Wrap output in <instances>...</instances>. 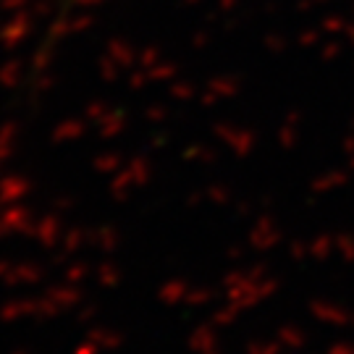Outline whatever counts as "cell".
Returning <instances> with one entry per match:
<instances>
[{"label":"cell","instance_id":"cell-1","mask_svg":"<svg viewBox=\"0 0 354 354\" xmlns=\"http://www.w3.org/2000/svg\"><path fill=\"white\" fill-rule=\"evenodd\" d=\"M45 279V268L37 266V263H26V266H13V270L3 279V286H32V283H39Z\"/></svg>","mask_w":354,"mask_h":354},{"label":"cell","instance_id":"cell-2","mask_svg":"<svg viewBox=\"0 0 354 354\" xmlns=\"http://www.w3.org/2000/svg\"><path fill=\"white\" fill-rule=\"evenodd\" d=\"M35 239L45 247V250H53L58 241H61V221L58 218H42L37 223V234H35Z\"/></svg>","mask_w":354,"mask_h":354},{"label":"cell","instance_id":"cell-3","mask_svg":"<svg viewBox=\"0 0 354 354\" xmlns=\"http://www.w3.org/2000/svg\"><path fill=\"white\" fill-rule=\"evenodd\" d=\"M189 349L197 354L218 349V333L213 330V326H200V328L194 330L189 336Z\"/></svg>","mask_w":354,"mask_h":354},{"label":"cell","instance_id":"cell-4","mask_svg":"<svg viewBox=\"0 0 354 354\" xmlns=\"http://www.w3.org/2000/svg\"><path fill=\"white\" fill-rule=\"evenodd\" d=\"M35 307H37V299H13V302L0 307V320L3 323H13V320H19V317L24 315L35 317Z\"/></svg>","mask_w":354,"mask_h":354},{"label":"cell","instance_id":"cell-5","mask_svg":"<svg viewBox=\"0 0 354 354\" xmlns=\"http://www.w3.org/2000/svg\"><path fill=\"white\" fill-rule=\"evenodd\" d=\"M45 294H48V297H53L55 302L61 304V310H71V307H76V304L84 299L82 289H76L74 283H68V286H50Z\"/></svg>","mask_w":354,"mask_h":354},{"label":"cell","instance_id":"cell-6","mask_svg":"<svg viewBox=\"0 0 354 354\" xmlns=\"http://www.w3.org/2000/svg\"><path fill=\"white\" fill-rule=\"evenodd\" d=\"M87 239L92 241V244H97L100 250H105V252H113V250H118V231H115L113 226H100L95 228V231H89Z\"/></svg>","mask_w":354,"mask_h":354},{"label":"cell","instance_id":"cell-7","mask_svg":"<svg viewBox=\"0 0 354 354\" xmlns=\"http://www.w3.org/2000/svg\"><path fill=\"white\" fill-rule=\"evenodd\" d=\"M87 339L89 342H95L100 349H105V352H113V349H118V346L124 344V336L111 328H92L87 333Z\"/></svg>","mask_w":354,"mask_h":354},{"label":"cell","instance_id":"cell-8","mask_svg":"<svg viewBox=\"0 0 354 354\" xmlns=\"http://www.w3.org/2000/svg\"><path fill=\"white\" fill-rule=\"evenodd\" d=\"M187 291H189V286H187L184 281H168L163 289L158 291V297H160V302L168 304V307H176V304L184 302Z\"/></svg>","mask_w":354,"mask_h":354},{"label":"cell","instance_id":"cell-9","mask_svg":"<svg viewBox=\"0 0 354 354\" xmlns=\"http://www.w3.org/2000/svg\"><path fill=\"white\" fill-rule=\"evenodd\" d=\"M87 231L84 228H79V226H74V228H68L64 234V239H61V250H66L68 254H74V252H79L84 244H87Z\"/></svg>","mask_w":354,"mask_h":354},{"label":"cell","instance_id":"cell-10","mask_svg":"<svg viewBox=\"0 0 354 354\" xmlns=\"http://www.w3.org/2000/svg\"><path fill=\"white\" fill-rule=\"evenodd\" d=\"M95 279H97V283H100L102 289H113V286L121 283V270H118V266H113V263H102V266L95 270Z\"/></svg>","mask_w":354,"mask_h":354},{"label":"cell","instance_id":"cell-11","mask_svg":"<svg viewBox=\"0 0 354 354\" xmlns=\"http://www.w3.org/2000/svg\"><path fill=\"white\" fill-rule=\"evenodd\" d=\"M29 215H32L29 210H19V207H13V210H8V213L3 215L0 221L11 228L13 234H21V231H24V226L29 223Z\"/></svg>","mask_w":354,"mask_h":354},{"label":"cell","instance_id":"cell-12","mask_svg":"<svg viewBox=\"0 0 354 354\" xmlns=\"http://www.w3.org/2000/svg\"><path fill=\"white\" fill-rule=\"evenodd\" d=\"M61 313V304L55 302L53 297H42V299H37V307H35V317L37 320H53V317Z\"/></svg>","mask_w":354,"mask_h":354},{"label":"cell","instance_id":"cell-13","mask_svg":"<svg viewBox=\"0 0 354 354\" xmlns=\"http://www.w3.org/2000/svg\"><path fill=\"white\" fill-rule=\"evenodd\" d=\"M213 297H215L213 289H205V286H200V289H189V291H187V297H184V304H189V307H200V304L213 302Z\"/></svg>","mask_w":354,"mask_h":354},{"label":"cell","instance_id":"cell-14","mask_svg":"<svg viewBox=\"0 0 354 354\" xmlns=\"http://www.w3.org/2000/svg\"><path fill=\"white\" fill-rule=\"evenodd\" d=\"M89 268L87 263H71V266L66 268V281L68 283H79V281H84L89 276Z\"/></svg>","mask_w":354,"mask_h":354},{"label":"cell","instance_id":"cell-15","mask_svg":"<svg viewBox=\"0 0 354 354\" xmlns=\"http://www.w3.org/2000/svg\"><path fill=\"white\" fill-rule=\"evenodd\" d=\"M236 315H239V310L228 302V307L218 310V313L213 315V326H223V328H226V326H231V323L236 320Z\"/></svg>","mask_w":354,"mask_h":354},{"label":"cell","instance_id":"cell-16","mask_svg":"<svg viewBox=\"0 0 354 354\" xmlns=\"http://www.w3.org/2000/svg\"><path fill=\"white\" fill-rule=\"evenodd\" d=\"M281 342L289 344L291 349H299L304 344V336L297 328H281Z\"/></svg>","mask_w":354,"mask_h":354},{"label":"cell","instance_id":"cell-17","mask_svg":"<svg viewBox=\"0 0 354 354\" xmlns=\"http://www.w3.org/2000/svg\"><path fill=\"white\" fill-rule=\"evenodd\" d=\"M97 315H100V307H97V304H84V307L76 313V320H79V323H89L92 317H97Z\"/></svg>","mask_w":354,"mask_h":354},{"label":"cell","instance_id":"cell-18","mask_svg":"<svg viewBox=\"0 0 354 354\" xmlns=\"http://www.w3.org/2000/svg\"><path fill=\"white\" fill-rule=\"evenodd\" d=\"M244 279H247V273H244V270H228L226 276H223V289H234V286L241 283Z\"/></svg>","mask_w":354,"mask_h":354},{"label":"cell","instance_id":"cell-19","mask_svg":"<svg viewBox=\"0 0 354 354\" xmlns=\"http://www.w3.org/2000/svg\"><path fill=\"white\" fill-rule=\"evenodd\" d=\"M247 354H279V346L276 344H250Z\"/></svg>","mask_w":354,"mask_h":354},{"label":"cell","instance_id":"cell-20","mask_svg":"<svg viewBox=\"0 0 354 354\" xmlns=\"http://www.w3.org/2000/svg\"><path fill=\"white\" fill-rule=\"evenodd\" d=\"M8 184H11V187H6V192L0 194V200H11V197H19L21 192H26V187H19L21 181H8Z\"/></svg>","mask_w":354,"mask_h":354},{"label":"cell","instance_id":"cell-21","mask_svg":"<svg viewBox=\"0 0 354 354\" xmlns=\"http://www.w3.org/2000/svg\"><path fill=\"white\" fill-rule=\"evenodd\" d=\"M97 352H100V346H97L95 342H89V339L84 344H79V346L74 349V354H97Z\"/></svg>","mask_w":354,"mask_h":354},{"label":"cell","instance_id":"cell-22","mask_svg":"<svg viewBox=\"0 0 354 354\" xmlns=\"http://www.w3.org/2000/svg\"><path fill=\"white\" fill-rule=\"evenodd\" d=\"M328 250H330L328 239H317L315 247H313V254H315V257H326V252H328Z\"/></svg>","mask_w":354,"mask_h":354},{"label":"cell","instance_id":"cell-23","mask_svg":"<svg viewBox=\"0 0 354 354\" xmlns=\"http://www.w3.org/2000/svg\"><path fill=\"white\" fill-rule=\"evenodd\" d=\"M276 286H279L276 281H266V283H260V286H257V291H260V297L266 299V297H270V294L276 291Z\"/></svg>","mask_w":354,"mask_h":354},{"label":"cell","instance_id":"cell-24","mask_svg":"<svg viewBox=\"0 0 354 354\" xmlns=\"http://www.w3.org/2000/svg\"><path fill=\"white\" fill-rule=\"evenodd\" d=\"M68 257H71V254L66 252V250H61V252H55L50 257V266L55 268V266H66V263H68Z\"/></svg>","mask_w":354,"mask_h":354},{"label":"cell","instance_id":"cell-25","mask_svg":"<svg viewBox=\"0 0 354 354\" xmlns=\"http://www.w3.org/2000/svg\"><path fill=\"white\" fill-rule=\"evenodd\" d=\"M266 273H268V268H266V266H252V270H247V279L257 281V279H263Z\"/></svg>","mask_w":354,"mask_h":354},{"label":"cell","instance_id":"cell-26","mask_svg":"<svg viewBox=\"0 0 354 354\" xmlns=\"http://www.w3.org/2000/svg\"><path fill=\"white\" fill-rule=\"evenodd\" d=\"M11 270H13V263H8V260H0V283H3V279H6Z\"/></svg>","mask_w":354,"mask_h":354},{"label":"cell","instance_id":"cell-27","mask_svg":"<svg viewBox=\"0 0 354 354\" xmlns=\"http://www.w3.org/2000/svg\"><path fill=\"white\" fill-rule=\"evenodd\" d=\"M241 254H244V247H231L228 250V260H239Z\"/></svg>","mask_w":354,"mask_h":354},{"label":"cell","instance_id":"cell-28","mask_svg":"<svg viewBox=\"0 0 354 354\" xmlns=\"http://www.w3.org/2000/svg\"><path fill=\"white\" fill-rule=\"evenodd\" d=\"M291 254H294V257L299 260V257L304 254V247H302V244H294V250H291Z\"/></svg>","mask_w":354,"mask_h":354},{"label":"cell","instance_id":"cell-29","mask_svg":"<svg viewBox=\"0 0 354 354\" xmlns=\"http://www.w3.org/2000/svg\"><path fill=\"white\" fill-rule=\"evenodd\" d=\"M215 200L218 203H226V192H215Z\"/></svg>","mask_w":354,"mask_h":354},{"label":"cell","instance_id":"cell-30","mask_svg":"<svg viewBox=\"0 0 354 354\" xmlns=\"http://www.w3.org/2000/svg\"><path fill=\"white\" fill-rule=\"evenodd\" d=\"M58 207H61V210H68L71 205H68V200H61V203H58Z\"/></svg>","mask_w":354,"mask_h":354},{"label":"cell","instance_id":"cell-31","mask_svg":"<svg viewBox=\"0 0 354 354\" xmlns=\"http://www.w3.org/2000/svg\"><path fill=\"white\" fill-rule=\"evenodd\" d=\"M13 354H29V352H26V349H19V352H13Z\"/></svg>","mask_w":354,"mask_h":354},{"label":"cell","instance_id":"cell-32","mask_svg":"<svg viewBox=\"0 0 354 354\" xmlns=\"http://www.w3.org/2000/svg\"><path fill=\"white\" fill-rule=\"evenodd\" d=\"M205 354H221V349H213V352H205Z\"/></svg>","mask_w":354,"mask_h":354}]
</instances>
